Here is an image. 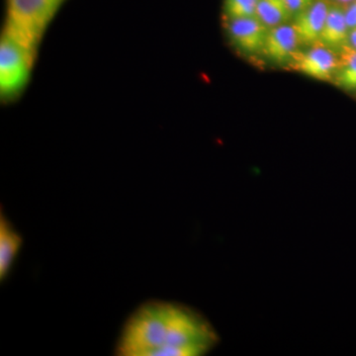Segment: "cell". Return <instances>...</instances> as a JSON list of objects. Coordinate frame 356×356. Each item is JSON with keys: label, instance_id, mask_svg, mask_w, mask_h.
I'll return each mask as SVG.
<instances>
[{"label": "cell", "instance_id": "obj_1", "mask_svg": "<svg viewBox=\"0 0 356 356\" xmlns=\"http://www.w3.org/2000/svg\"><path fill=\"white\" fill-rule=\"evenodd\" d=\"M219 336L202 314L175 302L151 300L131 314L117 341L119 356H202Z\"/></svg>", "mask_w": 356, "mask_h": 356}, {"label": "cell", "instance_id": "obj_2", "mask_svg": "<svg viewBox=\"0 0 356 356\" xmlns=\"http://www.w3.org/2000/svg\"><path fill=\"white\" fill-rule=\"evenodd\" d=\"M67 0H6L3 32L38 50L44 33Z\"/></svg>", "mask_w": 356, "mask_h": 356}, {"label": "cell", "instance_id": "obj_3", "mask_svg": "<svg viewBox=\"0 0 356 356\" xmlns=\"http://www.w3.org/2000/svg\"><path fill=\"white\" fill-rule=\"evenodd\" d=\"M37 51L2 31L0 39V97L2 102H13L19 97L29 83Z\"/></svg>", "mask_w": 356, "mask_h": 356}, {"label": "cell", "instance_id": "obj_4", "mask_svg": "<svg viewBox=\"0 0 356 356\" xmlns=\"http://www.w3.org/2000/svg\"><path fill=\"white\" fill-rule=\"evenodd\" d=\"M289 65L292 70L317 81H332L339 67V54L318 44L309 51H298Z\"/></svg>", "mask_w": 356, "mask_h": 356}, {"label": "cell", "instance_id": "obj_5", "mask_svg": "<svg viewBox=\"0 0 356 356\" xmlns=\"http://www.w3.org/2000/svg\"><path fill=\"white\" fill-rule=\"evenodd\" d=\"M229 39L238 50L247 55L262 53L269 28L257 17L227 19Z\"/></svg>", "mask_w": 356, "mask_h": 356}, {"label": "cell", "instance_id": "obj_6", "mask_svg": "<svg viewBox=\"0 0 356 356\" xmlns=\"http://www.w3.org/2000/svg\"><path fill=\"white\" fill-rule=\"evenodd\" d=\"M298 35L292 24H284L271 28L267 33L262 53L267 60L274 64H290L298 53Z\"/></svg>", "mask_w": 356, "mask_h": 356}, {"label": "cell", "instance_id": "obj_7", "mask_svg": "<svg viewBox=\"0 0 356 356\" xmlns=\"http://www.w3.org/2000/svg\"><path fill=\"white\" fill-rule=\"evenodd\" d=\"M330 4L329 0H316L306 10L294 16L292 26L298 35L300 43L310 47L321 44V34Z\"/></svg>", "mask_w": 356, "mask_h": 356}, {"label": "cell", "instance_id": "obj_8", "mask_svg": "<svg viewBox=\"0 0 356 356\" xmlns=\"http://www.w3.org/2000/svg\"><path fill=\"white\" fill-rule=\"evenodd\" d=\"M348 28L346 6L339 3L330 4L324 28L321 34V44L336 51L348 44Z\"/></svg>", "mask_w": 356, "mask_h": 356}, {"label": "cell", "instance_id": "obj_9", "mask_svg": "<svg viewBox=\"0 0 356 356\" xmlns=\"http://www.w3.org/2000/svg\"><path fill=\"white\" fill-rule=\"evenodd\" d=\"M23 245L22 236L1 211L0 214V280L10 273Z\"/></svg>", "mask_w": 356, "mask_h": 356}, {"label": "cell", "instance_id": "obj_10", "mask_svg": "<svg viewBox=\"0 0 356 356\" xmlns=\"http://www.w3.org/2000/svg\"><path fill=\"white\" fill-rule=\"evenodd\" d=\"M257 17L269 29L288 24L294 18L285 0H257Z\"/></svg>", "mask_w": 356, "mask_h": 356}, {"label": "cell", "instance_id": "obj_11", "mask_svg": "<svg viewBox=\"0 0 356 356\" xmlns=\"http://www.w3.org/2000/svg\"><path fill=\"white\" fill-rule=\"evenodd\" d=\"M332 83L346 90H356V50L350 44L339 53V67Z\"/></svg>", "mask_w": 356, "mask_h": 356}, {"label": "cell", "instance_id": "obj_12", "mask_svg": "<svg viewBox=\"0 0 356 356\" xmlns=\"http://www.w3.org/2000/svg\"><path fill=\"white\" fill-rule=\"evenodd\" d=\"M257 0H225L227 19L257 17Z\"/></svg>", "mask_w": 356, "mask_h": 356}, {"label": "cell", "instance_id": "obj_13", "mask_svg": "<svg viewBox=\"0 0 356 356\" xmlns=\"http://www.w3.org/2000/svg\"><path fill=\"white\" fill-rule=\"evenodd\" d=\"M285 1H286L288 7L295 16L309 8L316 0H285Z\"/></svg>", "mask_w": 356, "mask_h": 356}, {"label": "cell", "instance_id": "obj_14", "mask_svg": "<svg viewBox=\"0 0 356 356\" xmlns=\"http://www.w3.org/2000/svg\"><path fill=\"white\" fill-rule=\"evenodd\" d=\"M346 16L350 31V29L356 27V0L346 7Z\"/></svg>", "mask_w": 356, "mask_h": 356}, {"label": "cell", "instance_id": "obj_15", "mask_svg": "<svg viewBox=\"0 0 356 356\" xmlns=\"http://www.w3.org/2000/svg\"><path fill=\"white\" fill-rule=\"evenodd\" d=\"M348 44L356 50V27L350 29V35H348Z\"/></svg>", "mask_w": 356, "mask_h": 356}, {"label": "cell", "instance_id": "obj_16", "mask_svg": "<svg viewBox=\"0 0 356 356\" xmlns=\"http://www.w3.org/2000/svg\"><path fill=\"white\" fill-rule=\"evenodd\" d=\"M329 1H332V3H339L341 4V6H346V4H350L351 2L355 1V0H329Z\"/></svg>", "mask_w": 356, "mask_h": 356}]
</instances>
